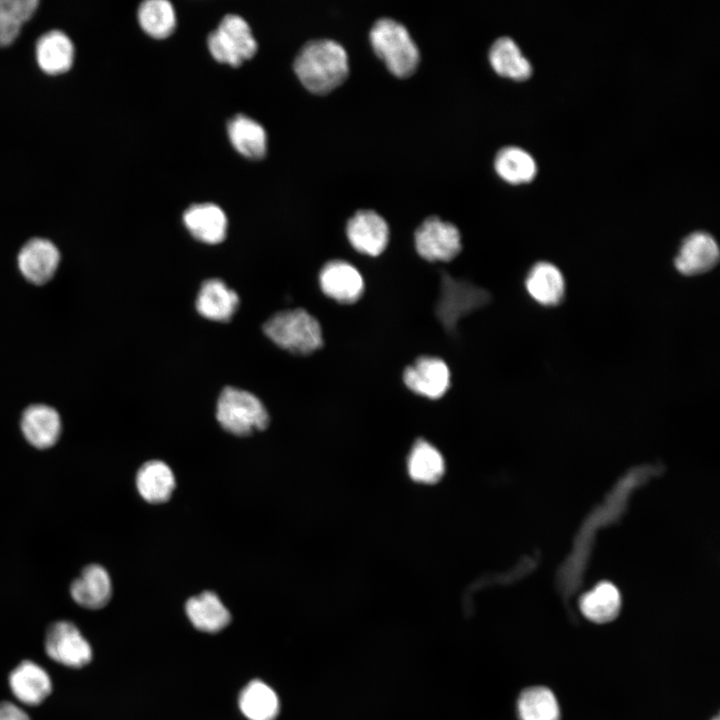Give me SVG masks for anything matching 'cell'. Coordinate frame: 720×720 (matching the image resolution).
<instances>
[{
	"label": "cell",
	"mask_w": 720,
	"mask_h": 720,
	"mask_svg": "<svg viewBox=\"0 0 720 720\" xmlns=\"http://www.w3.org/2000/svg\"><path fill=\"white\" fill-rule=\"evenodd\" d=\"M293 67L303 86L315 94H326L335 89L349 73L346 50L331 39L305 43L297 53Z\"/></svg>",
	"instance_id": "1"
},
{
	"label": "cell",
	"mask_w": 720,
	"mask_h": 720,
	"mask_svg": "<svg viewBox=\"0 0 720 720\" xmlns=\"http://www.w3.org/2000/svg\"><path fill=\"white\" fill-rule=\"evenodd\" d=\"M8 682L14 697L25 705L41 704L52 691L48 672L31 660L19 663L11 671Z\"/></svg>",
	"instance_id": "14"
},
{
	"label": "cell",
	"mask_w": 720,
	"mask_h": 720,
	"mask_svg": "<svg viewBox=\"0 0 720 720\" xmlns=\"http://www.w3.org/2000/svg\"><path fill=\"white\" fill-rule=\"evenodd\" d=\"M175 485L172 470L160 460L144 463L136 475V487L139 494L145 501L152 504L168 501Z\"/></svg>",
	"instance_id": "22"
},
{
	"label": "cell",
	"mask_w": 720,
	"mask_h": 720,
	"mask_svg": "<svg viewBox=\"0 0 720 720\" xmlns=\"http://www.w3.org/2000/svg\"><path fill=\"white\" fill-rule=\"evenodd\" d=\"M44 647L49 658L69 668H82L93 657L89 641L67 620L56 621L48 627Z\"/></svg>",
	"instance_id": "7"
},
{
	"label": "cell",
	"mask_w": 720,
	"mask_h": 720,
	"mask_svg": "<svg viewBox=\"0 0 720 720\" xmlns=\"http://www.w3.org/2000/svg\"><path fill=\"white\" fill-rule=\"evenodd\" d=\"M414 241L419 256L430 262L450 261L462 249L458 228L436 216H430L421 223Z\"/></svg>",
	"instance_id": "8"
},
{
	"label": "cell",
	"mask_w": 720,
	"mask_h": 720,
	"mask_svg": "<svg viewBox=\"0 0 720 720\" xmlns=\"http://www.w3.org/2000/svg\"><path fill=\"white\" fill-rule=\"evenodd\" d=\"M715 720H718V718H716Z\"/></svg>",
	"instance_id": "33"
},
{
	"label": "cell",
	"mask_w": 720,
	"mask_h": 720,
	"mask_svg": "<svg viewBox=\"0 0 720 720\" xmlns=\"http://www.w3.org/2000/svg\"><path fill=\"white\" fill-rule=\"evenodd\" d=\"M208 48L221 63L240 65L254 56L257 42L249 24L239 15L227 14L208 36Z\"/></svg>",
	"instance_id": "5"
},
{
	"label": "cell",
	"mask_w": 720,
	"mask_h": 720,
	"mask_svg": "<svg viewBox=\"0 0 720 720\" xmlns=\"http://www.w3.org/2000/svg\"><path fill=\"white\" fill-rule=\"evenodd\" d=\"M489 298L486 290L444 274L436 314L446 329L453 330L461 317L487 304Z\"/></svg>",
	"instance_id": "6"
},
{
	"label": "cell",
	"mask_w": 720,
	"mask_h": 720,
	"mask_svg": "<svg viewBox=\"0 0 720 720\" xmlns=\"http://www.w3.org/2000/svg\"><path fill=\"white\" fill-rule=\"evenodd\" d=\"M185 611L192 625L205 633H217L231 622V614L218 595L212 591L189 598Z\"/></svg>",
	"instance_id": "18"
},
{
	"label": "cell",
	"mask_w": 720,
	"mask_h": 720,
	"mask_svg": "<svg viewBox=\"0 0 720 720\" xmlns=\"http://www.w3.org/2000/svg\"><path fill=\"white\" fill-rule=\"evenodd\" d=\"M520 720H559V706L554 694L544 687L523 691L518 699Z\"/></svg>",
	"instance_id": "29"
},
{
	"label": "cell",
	"mask_w": 720,
	"mask_h": 720,
	"mask_svg": "<svg viewBox=\"0 0 720 720\" xmlns=\"http://www.w3.org/2000/svg\"><path fill=\"white\" fill-rule=\"evenodd\" d=\"M319 284L326 296L342 304L356 302L364 290L361 273L343 260L327 262L320 271Z\"/></svg>",
	"instance_id": "12"
},
{
	"label": "cell",
	"mask_w": 720,
	"mask_h": 720,
	"mask_svg": "<svg viewBox=\"0 0 720 720\" xmlns=\"http://www.w3.org/2000/svg\"><path fill=\"white\" fill-rule=\"evenodd\" d=\"M227 132L233 147L250 159H261L266 153L265 129L254 119L237 114L229 120Z\"/></svg>",
	"instance_id": "24"
},
{
	"label": "cell",
	"mask_w": 720,
	"mask_h": 720,
	"mask_svg": "<svg viewBox=\"0 0 720 720\" xmlns=\"http://www.w3.org/2000/svg\"><path fill=\"white\" fill-rule=\"evenodd\" d=\"M0 720H31L24 709L9 701L0 702Z\"/></svg>",
	"instance_id": "32"
},
{
	"label": "cell",
	"mask_w": 720,
	"mask_h": 720,
	"mask_svg": "<svg viewBox=\"0 0 720 720\" xmlns=\"http://www.w3.org/2000/svg\"><path fill=\"white\" fill-rule=\"evenodd\" d=\"M263 331L277 346L295 354H310L323 344L319 322L304 309L274 314L264 323Z\"/></svg>",
	"instance_id": "3"
},
{
	"label": "cell",
	"mask_w": 720,
	"mask_h": 720,
	"mask_svg": "<svg viewBox=\"0 0 720 720\" xmlns=\"http://www.w3.org/2000/svg\"><path fill=\"white\" fill-rule=\"evenodd\" d=\"M716 240L707 232L697 231L682 242L674 264L679 273L695 276L711 270L719 260Z\"/></svg>",
	"instance_id": "13"
},
{
	"label": "cell",
	"mask_w": 720,
	"mask_h": 720,
	"mask_svg": "<svg viewBox=\"0 0 720 720\" xmlns=\"http://www.w3.org/2000/svg\"><path fill=\"white\" fill-rule=\"evenodd\" d=\"M216 417L223 429L237 436L264 430L269 424L268 412L254 394L230 386L218 398Z\"/></svg>",
	"instance_id": "4"
},
{
	"label": "cell",
	"mask_w": 720,
	"mask_h": 720,
	"mask_svg": "<svg viewBox=\"0 0 720 720\" xmlns=\"http://www.w3.org/2000/svg\"><path fill=\"white\" fill-rule=\"evenodd\" d=\"M488 55L491 66L502 76L524 80L531 75V63L522 54L516 42L508 36L497 38L491 45Z\"/></svg>",
	"instance_id": "25"
},
{
	"label": "cell",
	"mask_w": 720,
	"mask_h": 720,
	"mask_svg": "<svg viewBox=\"0 0 720 720\" xmlns=\"http://www.w3.org/2000/svg\"><path fill=\"white\" fill-rule=\"evenodd\" d=\"M74 602L86 609H100L112 596V582L107 570L98 564L86 566L70 585Z\"/></svg>",
	"instance_id": "16"
},
{
	"label": "cell",
	"mask_w": 720,
	"mask_h": 720,
	"mask_svg": "<svg viewBox=\"0 0 720 720\" xmlns=\"http://www.w3.org/2000/svg\"><path fill=\"white\" fill-rule=\"evenodd\" d=\"M183 221L191 235L199 241L217 244L226 236L227 218L216 204L191 205L184 212Z\"/></svg>",
	"instance_id": "17"
},
{
	"label": "cell",
	"mask_w": 720,
	"mask_h": 720,
	"mask_svg": "<svg viewBox=\"0 0 720 720\" xmlns=\"http://www.w3.org/2000/svg\"><path fill=\"white\" fill-rule=\"evenodd\" d=\"M73 58V44L64 32L51 30L37 40L36 60L45 73L66 72L72 66Z\"/></svg>",
	"instance_id": "20"
},
{
	"label": "cell",
	"mask_w": 720,
	"mask_h": 720,
	"mask_svg": "<svg viewBox=\"0 0 720 720\" xmlns=\"http://www.w3.org/2000/svg\"><path fill=\"white\" fill-rule=\"evenodd\" d=\"M525 286L528 294L539 304L553 306L564 297L565 283L561 271L552 263H536L529 271Z\"/></svg>",
	"instance_id": "21"
},
{
	"label": "cell",
	"mask_w": 720,
	"mask_h": 720,
	"mask_svg": "<svg viewBox=\"0 0 720 720\" xmlns=\"http://www.w3.org/2000/svg\"><path fill=\"white\" fill-rule=\"evenodd\" d=\"M494 167L502 179L512 184L529 182L537 172L532 155L518 146L501 148L495 156Z\"/></svg>",
	"instance_id": "27"
},
{
	"label": "cell",
	"mask_w": 720,
	"mask_h": 720,
	"mask_svg": "<svg viewBox=\"0 0 720 720\" xmlns=\"http://www.w3.org/2000/svg\"><path fill=\"white\" fill-rule=\"evenodd\" d=\"M20 428L24 438L37 449H47L58 441L62 422L59 413L51 406L33 404L21 416Z\"/></svg>",
	"instance_id": "15"
},
{
	"label": "cell",
	"mask_w": 720,
	"mask_h": 720,
	"mask_svg": "<svg viewBox=\"0 0 720 720\" xmlns=\"http://www.w3.org/2000/svg\"><path fill=\"white\" fill-rule=\"evenodd\" d=\"M618 589L609 582H601L580 599V609L585 617L596 623L613 620L620 609Z\"/></svg>",
	"instance_id": "26"
},
{
	"label": "cell",
	"mask_w": 720,
	"mask_h": 720,
	"mask_svg": "<svg viewBox=\"0 0 720 720\" xmlns=\"http://www.w3.org/2000/svg\"><path fill=\"white\" fill-rule=\"evenodd\" d=\"M38 5L37 0H0V47L14 42Z\"/></svg>",
	"instance_id": "31"
},
{
	"label": "cell",
	"mask_w": 720,
	"mask_h": 720,
	"mask_svg": "<svg viewBox=\"0 0 720 720\" xmlns=\"http://www.w3.org/2000/svg\"><path fill=\"white\" fill-rule=\"evenodd\" d=\"M238 705L248 720H275L280 711L276 692L258 679L252 680L241 690Z\"/></svg>",
	"instance_id": "23"
},
{
	"label": "cell",
	"mask_w": 720,
	"mask_h": 720,
	"mask_svg": "<svg viewBox=\"0 0 720 720\" xmlns=\"http://www.w3.org/2000/svg\"><path fill=\"white\" fill-rule=\"evenodd\" d=\"M403 381L412 392L429 399L442 397L450 386V370L442 359L421 356L405 368Z\"/></svg>",
	"instance_id": "10"
},
{
	"label": "cell",
	"mask_w": 720,
	"mask_h": 720,
	"mask_svg": "<svg viewBox=\"0 0 720 720\" xmlns=\"http://www.w3.org/2000/svg\"><path fill=\"white\" fill-rule=\"evenodd\" d=\"M60 252L48 239L33 238L20 249L17 264L22 276L35 285L47 283L55 275Z\"/></svg>",
	"instance_id": "11"
},
{
	"label": "cell",
	"mask_w": 720,
	"mask_h": 720,
	"mask_svg": "<svg viewBox=\"0 0 720 720\" xmlns=\"http://www.w3.org/2000/svg\"><path fill=\"white\" fill-rule=\"evenodd\" d=\"M370 42L388 70L397 77H408L416 70L420 54L407 28L391 18H380L370 30Z\"/></svg>",
	"instance_id": "2"
},
{
	"label": "cell",
	"mask_w": 720,
	"mask_h": 720,
	"mask_svg": "<svg viewBox=\"0 0 720 720\" xmlns=\"http://www.w3.org/2000/svg\"><path fill=\"white\" fill-rule=\"evenodd\" d=\"M137 15L142 29L154 38H166L176 27L175 10L167 0H146Z\"/></svg>",
	"instance_id": "28"
},
{
	"label": "cell",
	"mask_w": 720,
	"mask_h": 720,
	"mask_svg": "<svg viewBox=\"0 0 720 720\" xmlns=\"http://www.w3.org/2000/svg\"><path fill=\"white\" fill-rule=\"evenodd\" d=\"M408 471L417 482L431 484L438 481L444 472V461L440 452L425 441L413 447L408 459Z\"/></svg>",
	"instance_id": "30"
},
{
	"label": "cell",
	"mask_w": 720,
	"mask_h": 720,
	"mask_svg": "<svg viewBox=\"0 0 720 720\" xmlns=\"http://www.w3.org/2000/svg\"><path fill=\"white\" fill-rule=\"evenodd\" d=\"M346 235L357 252L378 256L388 244L389 227L385 219L376 211L362 209L348 220Z\"/></svg>",
	"instance_id": "9"
},
{
	"label": "cell",
	"mask_w": 720,
	"mask_h": 720,
	"mask_svg": "<svg viewBox=\"0 0 720 720\" xmlns=\"http://www.w3.org/2000/svg\"><path fill=\"white\" fill-rule=\"evenodd\" d=\"M239 304L237 293L228 288L220 279H208L201 285L196 299V309L203 317L226 322L235 313Z\"/></svg>",
	"instance_id": "19"
}]
</instances>
